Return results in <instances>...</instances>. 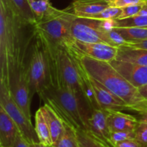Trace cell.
<instances>
[{
	"mask_svg": "<svg viewBox=\"0 0 147 147\" xmlns=\"http://www.w3.org/2000/svg\"><path fill=\"white\" fill-rule=\"evenodd\" d=\"M19 17L7 0H0V81L8 83L9 72L27 59L34 28Z\"/></svg>",
	"mask_w": 147,
	"mask_h": 147,
	"instance_id": "1",
	"label": "cell"
},
{
	"mask_svg": "<svg viewBox=\"0 0 147 147\" xmlns=\"http://www.w3.org/2000/svg\"><path fill=\"white\" fill-rule=\"evenodd\" d=\"M76 50L82 63L92 77L122 99L131 111L142 114L146 100L141 96L137 88L131 84L110 63L88 57L80 53L77 49Z\"/></svg>",
	"mask_w": 147,
	"mask_h": 147,
	"instance_id": "2",
	"label": "cell"
},
{
	"mask_svg": "<svg viewBox=\"0 0 147 147\" xmlns=\"http://www.w3.org/2000/svg\"><path fill=\"white\" fill-rule=\"evenodd\" d=\"M40 99L53 108L64 124L76 130L87 129V118L79 103L78 95L50 83L38 93Z\"/></svg>",
	"mask_w": 147,
	"mask_h": 147,
	"instance_id": "3",
	"label": "cell"
},
{
	"mask_svg": "<svg viewBox=\"0 0 147 147\" xmlns=\"http://www.w3.org/2000/svg\"><path fill=\"white\" fill-rule=\"evenodd\" d=\"M38 36L42 40L48 57L51 84L69 89L80 95L78 72L73 55L69 49L53 44Z\"/></svg>",
	"mask_w": 147,
	"mask_h": 147,
	"instance_id": "4",
	"label": "cell"
},
{
	"mask_svg": "<svg viewBox=\"0 0 147 147\" xmlns=\"http://www.w3.org/2000/svg\"><path fill=\"white\" fill-rule=\"evenodd\" d=\"M76 15L71 4L64 9H56L50 17L34 24L36 34L57 45L68 47L74 42L72 27Z\"/></svg>",
	"mask_w": 147,
	"mask_h": 147,
	"instance_id": "5",
	"label": "cell"
},
{
	"mask_svg": "<svg viewBox=\"0 0 147 147\" xmlns=\"http://www.w3.org/2000/svg\"><path fill=\"white\" fill-rule=\"evenodd\" d=\"M27 73L32 96L51 83L48 57L42 39L35 33L27 58Z\"/></svg>",
	"mask_w": 147,
	"mask_h": 147,
	"instance_id": "6",
	"label": "cell"
},
{
	"mask_svg": "<svg viewBox=\"0 0 147 147\" xmlns=\"http://www.w3.org/2000/svg\"><path fill=\"white\" fill-rule=\"evenodd\" d=\"M112 29V20H103L76 17L72 27V34L79 41L106 43L113 46L110 38Z\"/></svg>",
	"mask_w": 147,
	"mask_h": 147,
	"instance_id": "7",
	"label": "cell"
},
{
	"mask_svg": "<svg viewBox=\"0 0 147 147\" xmlns=\"http://www.w3.org/2000/svg\"><path fill=\"white\" fill-rule=\"evenodd\" d=\"M8 84L12 98L25 116L31 120L30 107L33 96L29 84L27 59L10 68Z\"/></svg>",
	"mask_w": 147,
	"mask_h": 147,
	"instance_id": "8",
	"label": "cell"
},
{
	"mask_svg": "<svg viewBox=\"0 0 147 147\" xmlns=\"http://www.w3.org/2000/svg\"><path fill=\"white\" fill-rule=\"evenodd\" d=\"M0 106L6 111L18 127L20 132L29 144L40 142L35 127L12 98L9 84L0 81Z\"/></svg>",
	"mask_w": 147,
	"mask_h": 147,
	"instance_id": "9",
	"label": "cell"
},
{
	"mask_svg": "<svg viewBox=\"0 0 147 147\" xmlns=\"http://www.w3.org/2000/svg\"><path fill=\"white\" fill-rule=\"evenodd\" d=\"M88 132L109 147H114L111 141V132L108 122V111L106 109H96L87 118Z\"/></svg>",
	"mask_w": 147,
	"mask_h": 147,
	"instance_id": "10",
	"label": "cell"
},
{
	"mask_svg": "<svg viewBox=\"0 0 147 147\" xmlns=\"http://www.w3.org/2000/svg\"><path fill=\"white\" fill-rule=\"evenodd\" d=\"M71 46L88 57L108 63L116 60L119 49V47L106 43L85 42L76 39Z\"/></svg>",
	"mask_w": 147,
	"mask_h": 147,
	"instance_id": "11",
	"label": "cell"
},
{
	"mask_svg": "<svg viewBox=\"0 0 147 147\" xmlns=\"http://www.w3.org/2000/svg\"><path fill=\"white\" fill-rule=\"evenodd\" d=\"M90 83L100 109L106 110L131 111L129 106L122 99L116 96L91 76Z\"/></svg>",
	"mask_w": 147,
	"mask_h": 147,
	"instance_id": "12",
	"label": "cell"
},
{
	"mask_svg": "<svg viewBox=\"0 0 147 147\" xmlns=\"http://www.w3.org/2000/svg\"><path fill=\"white\" fill-rule=\"evenodd\" d=\"M70 51L71 54L73 55V58L76 62V67H77L78 72V78H79V86H80V94L83 96L88 106H89L91 110L96 109H99V106L98 104V102L95 97L94 93L93 91L90 83V75L84 67V65L82 63L79 55L78 53L77 50L73 47H67Z\"/></svg>",
	"mask_w": 147,
	"mask_h": 147,
	"instance_id": "13",
	"label": "cell"
},
{
	"mask_svg": "<svg viewBox=\"0 0 147 147\" xmlns=\"http://www.w3.org/2000/svg\"><path fill=\"white\" fill-rule=\"evenodd\" d=\"M110 64L134 87L147 85V65H139L125 62L113 60Z\"/></svg>",
	"mask_w": 147,
	"mask_h": 147,
	"instance_id": "14",
	"label": "cell"
},
{
	"mask_svg": "<svg viewBox=\"0 0 147 147\" xmlns=\"http://www.w3.org/2000/svg\"><path fill=\"white\" fill-rule=\"evenodd\" d=\"M108 122L111 132L121 131H135L139 119L133 115L127 114L121 111L107 110Z\"/></svg>",
	"mask_w": 147,
	"mask_h": 147,
	"instance_id": "15",
	"label": "cell"
},
{
	"mask_svg": "<svg viewBox=\"0 0 147 147\" xmlns=\"http://www.w3.org/2000/svg\"><path fill=\"white\" fill-rule=\"evenodd\" d=\"M19 133L15 122L0 106V146L12 147Z\"/></svg>",
	"mask_w": 147,
	"mask_h": 147,
	"instance_id": "16",
	"label": "cell"
},
{
	"mask_svg": "<svg viewBox=\"0 0 147 147\" xmlns=\"http://www.w3.org/2000/svg\"><path fill=\"white\" fill-rule=\"evenodd\" d=\"M76 17L92 18L109 7V0H74L71 3Z\"/></svg>",
	"mask_w": 147,
	"mask_h": 147,
	"instance_id": "17",
	"label": "cell"
},
{
	"mask_svg": "<svg viewBox=\"0 0 147 147\" xmlns=\"http://www.w3.org/2000/svg\"><path fill=\"white\" fill-rule=\"evenodd\" d=\"M116 60L139 65H147V50L121 45L118 49Z\"/></svg>",
	"mask_w": 147,
	"mask_h": 147,
	"instance_id": "18",
	"label": "cell"
},
{
	"mask_svg": "<svg viewBox=\"0 0 147 147\" xmlns=\"http://www.w3.org/2000/svg\"><path fill=\"white\" fill-rule=\"evenodd\" d=\"M41 108L48 124L52 140L54 144L60 138L64 131V123L53 108L48 104L44 103V106H41Z\"/></svg>",
	"mask_w": 147,
	"mask_h": 147,
	"instance_id": "19",
	"label": "cell"
},
{
	"mask_svg": "<svg viewBox=\"0 0 147 147\" xmlns=\"http://www.w3.org/2000/svg\"><path fill=\"white\" fill-rule=\"evenodd\" d=\"M35 131L38 136L40 143L53 146V142L50 135V129L43 113L42 108L40 107L35 113Z\"/></svg>",
	"mask_w": 147,
	"mask_h": 147,
	"instance_id": "20",
	"label": "cell"
},
{
	"mask_svg": "<svg viewBox=\"0 0 147 147\" xmlns=\"http://www.w3.org/2000/svg\"><path fill=\"white\" fill-rule=\"evenodd\" d=\"M14 12L25 22L34 25L37 20L29 0H7Z\"/></svg>",
	"mask_w": 147,
	"mask_h": 147,
	"instance_id": "21",
	"label": "cell"
},
{
	"mask_svg": "<svg viewBox=\"0 0 147 147\" xmlns=\"http://www.w3.org/2000/svg\"><path fill=\"white\" fill-rule=\"evenodd\" d=\"M37 22H40L55 11L57 9L53 6L51 0H29Z\"/></svg>",
	"mask_w": 147,
	"mask_h": 147,
	"instance_id": "22",
	"label": "cell"
},
{
	"mask_svg": "<svg viewBox=\"0 0 147 147\" xmlns=\"http://www.w3.org/2000/svg\"><path fill=\"white\" fill-rule=\"evenodd\" d=\"M65 125L63 134L53 144V147H79L78 139L76 129L67 125Z\"/></svg>",
	"mask_w": 147,
	"mask_h": 147,
	"instance_id": "23",
	"label": "cell"
},
{
	"mask_svg": "<svg viewBox=\"0 0 147 147\" xmlns=\"http://www.w3.org/2000/svg\"><path fill=\"white\" fill-rule=\"evenodd\" d=\"M119 34L123 37L126 42L147 39V28L142 27H114Z\"/></svg>",
	"mask_w": 147,
	"mask_h": 147,
	"instance_id": "24",
	"label": "cell"
},
{
	"mask_svg": "<svg viewBox=\"0 0 147 147\" xmlns=\"http://www.w3.org/2000/svg\"><path fill=\"white\" fill-rule=\"evenodd\" d=\"M112 26L114 27H142L147 28V15H136L126 19L112 20Z\"/></svg>",
	"mask_w": 147,
	"mask_h": 147,
	"instance_id": "25",
	"label": "cell"
},
{
	"mask_svg": "<svg viewBox=\"0 0 147 147\" xmlns=\"http://www.w3.org/2000/svg\"><path fill=\"white\" fill-rule=\"evenodd\" d=\"M79 144L83 147H109L86 130H76Z\"/></svg>",
	"mask_w": 147,
	"mask_h": 147,
	"instance_id": "26",
	"label": "cell"
},
{
	"mask_svg": "<svg viewBox=\"0 0 147 147\" xmlns=\"http://www.w3.org/2000/svg\"><path fill=\"white\" fill-rule=\"evenodd\" d=\"M136 140L142 144L144 147H147V117L143 116L139 119L136 128Z\"/></svg>",
	"mask_w": 147,
	"mask_h": 147,
	"instance_id": "27",
	"label": "cell"
},
{
	"mask_svg": "<svg viewBox=\"0 0 147 147\" xmlns=\"http://www.w3.org/2000/svg\"><path fill=\"white\" fill-rule=\"evenodd\" d=\"M122 12V8H118V7H109L106 9L103 10L98 14L93 16L91 19H96V20H116L119 17Z\"/></svg>",
	"mask_w": 147,
	"mask_h": 147,
	"instance_id": "28",
	"label": "cell"
},
{
	"mask_svg": "<svg viewBox=\"0 0 147 147\" xmlns=\"http://www.w3.org/2000/svg\"><path fill=\"white\" fill-rule=\"evenodd\" d=\"M111 136L112 142H113V145H115L119 142L135 139H136V132L134 130L112 132Z\"/></svg>",
	"mask_w": 147,
	"mask_h": 147,
	"instance_id": "29",
	"label": "cell"
},
{
	"mask_svg": "<svg viewBox=\"0 0 147 147\" xmlns=\"http://www.w3.org/2000/svg\"><path fill=\"white\" fill-rule=\"evenodd\" d=\"M146 1L142 4H132V5L127 6L126 7L122 8V12L121 15L118 19L121 20V19H126L129 18V17H134L136 16L139 13V11L142 9V7L144 4L146 3Z\"/></svg>",
	"mask_w": 147,
	"mask_h": 147,
	"instance_id": "30",
	"label": "cell"
},
{
	"mask_svg": "<svg viewBox=\"0 0 147 147\" xmlns=\"http://www.w3.org/2000/svg\"><path fill=\"white\" fill-rule=\"evenodd\" d=\"M146 0H109V6L118 8H123L132 4H142Z\"/></svg>",
	"mask_w": 147,
	"mask_h": 147,
	"instance_id": "31",
	"label": "cell"
},
{
	"mask_svg": "<svg viewBox=\"0 0 147 147\" xmlns=\"http://www.w3.org/2000/svg\"><path fill=\"white\" fill-rule=\"evenodd\" d=\"M124 45L129 46V47H134V48L143 49L147 50V39L145 40H134V41L126 42Z\"/></svg>",
	"mask_w": 147,
	"mask_h": 147,
	"instance_id": "32",
	"label": "cell"
},
{
	"mask_svg": "<svg viewBox=\"0 0 147 147\" xmlns=\"http://www.w3.org/2000/svg\"><path fill=\"white\" fill-rule=\"evenodd\" d=\"M114 147H144L141 143H139L136 139L124 141V142H119L116 144Z\"/></svg>",
	"mask_w": 147,
	"mask_h": 147,
	"instance_id": "33",
	"label": "cell"
},
{
	"mask_svg": "<svg viewBox=\"0 0 147 147\" xmlns=\"http://www.w3.org/2000/svg\"><path fill=\"white\" fill-rule=\"evenodd\" d=\"M12 147H30V144L24 139L22 135L20 132L17 135V139H16L15 142H14Z\"/></svg>",
	"mask_w": 147,
	"mask_h": 147,
	"instance_id": "34",
	"label": "cell"
},
{
	"mask_svg": "<svg viewBox=\"0 0 147 147\" xmlns=\"http://www.w3.org/2000/svg\"><path fill=\"white\" fill-rule=\"evenodd\" d=\"M138 90H139L141 96H142L145 100H147V85H145V86H142V87L138 88Z\"/></svg>",
	"mask_w": 147,
	"mask_h": 147,
	"instance_id": "35",
	"label": "cell"
},
{
	"mask_svg": "<svg viewBox=\"0 0 147 147\" xmlns=\"http://www.w3.org/2000/svg\"><path fill=\"white\" fill-rule=\"evenodd\" d=\"M137 15H147V0Z\"/></svg>",
	"mask_w": 147,
	"mask_h": 147,
	"instance_id": "36",
	"label": "cell"
},
{
	"mask_svg": "<svg viewBox=\"0 0 147 147\" xmlns=\"http://www.w3.org/2000/svg\"><path fill=\"white\" fill-rule=\"evenodd\" d=\"M30 147H53L52 146H49V145L45 144L40 143H34V144H30Z\"/></svg>",
	"mask_w": 147,
	"mask_h": 147,
	"instance_id": "37",
	"label": "cell"
},
{
	"mask_svg": "<svg viewBox=\"0 0 147 147\" xmlns=\"http://www.w3.org/2000/svg\"><path fill=\"white\" fill-rule=\"evenodd\" d=\"M142 116H146L147 117V100L145 102V106H144V112L142 114Z\"/></svg>",
	"mask_w": 147,
	"mask_h": 147,
	"instance_id": "38",
	"label": "cell"
},
{
	"mask_svg": "<svg viewBox=\"0 0 147 147\" xmlns=\"http://www.w3.org/2000/svg\"><path fill=\"white\" fill-rule=\"evenodd\" d=\"M79 147H83V146H80H80H79Z\"/></svg>",
	"mask_w": 147,
	"mask_h": 147,
	"instance_id": "39",
	"label": "cell"
}]
</instances>
